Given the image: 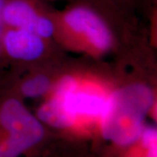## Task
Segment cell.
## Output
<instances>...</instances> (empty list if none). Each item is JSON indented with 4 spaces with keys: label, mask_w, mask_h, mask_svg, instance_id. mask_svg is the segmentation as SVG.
I'll list each match as a JSON object with an SVG mask.
<instances>
[{
    "label": "cell",
    "mask_w": 157,
    "mask_h": 157,
    "mask_svg": "<svg viewBox=\"0 0 157 157\" xmlns=\"http://www.w3.org/2000/svg\"><path fill=\"white\" fill-rule=\"evenodd\" d=\"M153 103V92L145 85H129L115 91L107 99L101 115L104 138L121 146L134 143L140 138L144 118Z\"/></svg>",
    "instance_id": "1"
},
{
    "label": "cell",
    "mask_w": 157,
    "mask_h": 157,
    "mask_svg": "<svg viewBox=\"0 0 157 157\" xmlns=\"http://www.w3.org/2000/svg\"><path fill=\"white\" fill-rule=\"evenodd\" d=\"M0 157H19L44 136L39 121L17 99H7L0 105Z\"/></svg>",
    "instance_id": "2"
},
{
    "label": "cell",
    "mask_w": 157,
    "mask_h": 157,
    "mask_svg": "<svg viewBox=\"0 0 157 157\" xmlns=\"http://www.w3.org/2000/svg\"><path fill=\"white\" fill-rule=\"evenodd\" d=\"M5 25L33 32L39 37L48 38L53 33V24L42 17L29 0H6L3 10Z\"/></svg>",
    "instance_id": "3"
},
{
    "label": "cell",
    "mask_w": 157,
    "mask_h": 157,
    "mask_svg": "<svg viewBox=\"0 0 157 157\" xmlns=\"http://www.w3.org/2000/svg\"><path fill=\"white\" fill-rule=\"evenodd\" d=\"M64 20L73 31L84 33L90 43L100 50L112 45V35L107 25L95 11L86 6H76L64 15Z\"/></svg>",
    "instance_id": "4"
},
{
    "label": "cell",
    "mask_w": 157,
    "mask_h": 157,
    "mask_svg": "<svg viewBox=\"0 0 157 157\" xmlns=\"http://www.w3.org/2000/svg\"><path fill=\"white\" fill-rule=\"evenodd\" d=\"M77 89L76 80L71 76L60 79L55 94L51 101L43 104L38 111L39 120L57 128H66L73 126L75 119L67 112L64 105V96Z\"/></svg>",
    "instance_id": "5"
},
{
    "label": "cell",
    "mask_w": 157,
    "mask_h": 157,
    "mask_svg": "<svg viewBox=\"0 0 157 157\" xmlns=\"http://www.w3.org/2000/svg\"><path fill=\"white\" fill-rule=\"evenodd\" d=\"M3 48L16 59L33 60L43 53L44 43L41 37L33 32L17 29L3 33Z\"/></svg>",
    "instance_id": "6"
},
{
    "label": "cell",
    "mask_w": 157,
    "mask_h": 157,
    "mask_svg": "<svg viewBox=\"0 0 157 157\" xmlns=\"http://www.w3.org/2000/svg\"><path fill=\"white\" fill-rule=\"evenodd\" d=\"M64 105L74 118L78 115L101 117L106 108L107 99L91 93L78 92L76 89L64 96Z\"/></svg>",
    "instance_id": "7"
},
{
    "label": "cell",
    "mask_w": 157,
    "mask_h": 157,
    "mask_svg": "<svg viewBox=\"0 0 157 157\" xmlns=\"http://www.w3.org/2000/svg\"><path fill=\"white\" fill-rule=\"evenodd\" d=\"M50 87V80L45 75H37L22 85V94L29 98H36L45 94Z\"/></svg>",
    "instance_id": "8"
},
{
    "label": "cell",
    "mask_w": 157,
    "mask_h": 157,
    "mask_svg": "<svg viewBox=\"0 0 157 157\" xmlns=\"http://www.w3.org/2000/svg\"><path fill=\"white\" fill-rule=\"evenodd\" d=\"M5 4H6V0H0V55L2 52V37H3L4 27H5V24L3 20V10Z\"/></svg>",
    "instance_id": "9"
}]
</instances>
